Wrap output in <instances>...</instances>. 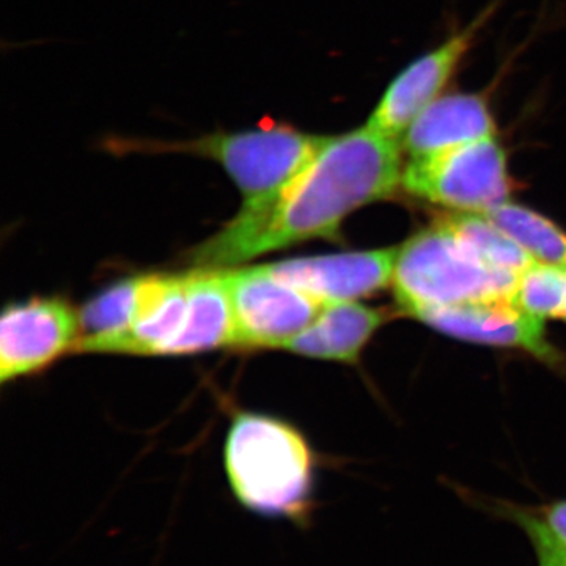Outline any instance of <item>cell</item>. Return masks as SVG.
I'll return each instance as SVG.
<instances>
[{
    "instance_id": "cell-1",
    "label": "cell",
    "mask_w": 566,
    "mask_h": 566,
    "mask_svg": "<svg viewBox=\"0 0 566 566\" xmlns=\"http://www.w3.org/2000/svg\"><path fill=\"white\" fill-rule=\"evenodd\" d=\"M403 145L365 123L327 136L315 158L259 216L230 219L186 253L202 270H226L307 241L340 240L345 219L390 199L403 181Z\"/></svg>"
},
{
    "instance_id": "cell-2",
    "label": "cell",
    "mask_w": 566,
    "mask_h": 566,
    "mask_svg": "<svg viewBox=\"0 0 566 566\" xmlns=\"http://www.w3.org/2000/svg\"><path fill=\"white\" fill-rule=\"evenodd\" d=\"M326 137L290 122L263 118L252 128H219L192 139L109 136L102 140V148L114 156L185 155L218 164L243 197L237 218L249 219L275 202L315 158Z\"/></svg>"
},
{
    "instance_id": "cell-3",
    "label": "cell",
    "mask_w": 566,
    "mask_h": 566,
    "mask_svg": "<svg viewBox=\"0 0 566 566\" xmlns=\"http://www.w3.org/2000/svg\"><path fill=\"white\" fill-rule=\"evenodd\" d=\"M232 304L221 270L147 274L139 315L126 333L81 340L74 353L192 356L233 348Z\"/></svg>"
},
{
    "instance_id": "cell-4",
    "label": "cell",
    "mask_w": 566,
    "mask_h": 566,
    "mask_svg": "<svg viewBox=\"0 0 566 566\" xmlns=\"http://www.w3.org/2000/svg\"><path fill=\"white\" fill-rule=\"evenodd\" d=\"M234 497L256 515L304 526L314 510L315 460L304 436L281 419L234 416L223 449Z\"/></svg>"
},
{
    "instance_id": "cell-5",
    "label": "cell",
    "mask_w": 566,
    "mask_h": 566,
    "mask_svg": "<svg viewBox=\"0 0 566 566\" xmlns=\"http://www.w3.org/2000/svg\"><path fill=\"white\" fill-rule=\"evenodd\" d=\"M517 277L479 262L438 221L398 249L392 285L401 311L415 316L427 308L512 296Z\"/></svg>"
},
{
    "instance_id": "cell-6",
    "label": "cell",
    "mask_w": 566,
    "mask_h": 566,
    "mask_svg": "<svg viewBox=\"0 0 566 566\" xmlns=\"http://www.w3.org/2000/svg\"><path fill=\"white\" fill-rule=\"evenodd\" d=\"M401 188L450 210L485 214L509 202L512 180L506 153L494 136L409 159Z\"/></svg>"
},
{
    "instance_id": "cell-7",
    "label": "cell",
    "mask_w": 566,
    "mask_h": 566,
    "mask_svg": "<svg viewBox=\"0 0 566 566\" xmlns=\"http://www.w3.org/2000/svg\"><path fill=\"white\" fill-rule=\"evenodd\" d=\"M221 271L232 304L237 349H283L331 304L275 277L264 264Z\"/></svg>"
},
{
    "instance_id": "cell-8",
    "label": "cell",
    "mask_w": 566,
    "mask_h": 566,
    "mask_svg": "<svg viewBox=\"0 0 566 566\" xmlns=\"http://www.w3.org/2000/svg\"><path fill=\"white\" fill-rule=\"evenodd\" d=\"M81 340L80 308L62 296H33L3 307L0 385L50 367Z\"/></svg>"
},
{
    "instance_id": "cell-9",
    "label": "cell",
    "mask_w": 566,
    "mask_h": 566,
    "mask_svg": "<svg viewBox=\"0 0 566 566\" xmlns=\"http://www.w3.org/2000/svg\"><path fill=\"white\" fill-rule=\"evenodd\" d=\"M485 18L483 14L463 31L453 33L434 50L424 52L406 65L387 85L368 118V125L401 139L417 115L439 98L455 76Z\"/></svg>"
},
{
    "instance_id": "cell-10",
    "label": "cell",
    "mask_w": 566,
    "mask_h": 566,
    "mask_svg": "<svg viewBox=\"0 0 566 566\" xmlns=\"http://www.w3.org/2000/svg\"><path fill=\"white\" fill-rule=\"evenodd\" d=\"M415 318L460 340L524 349L549 364L560 357L547 342L545 319L517 305L512 296L427 308Z\"/></svg>"
},
{
    "instance_id": "cell-11",
    "label": "cell",
    "mask_w": 566,
    "mask_h": 566,
    "mask_svg": "<svg viewBox=\"0 0 566 566\" xmlns=\"http://www.w3.org/2000/svg\"><path fill=\"white\" fill-rule=\"evenodd\" d=\"M398 249L297 256L264 264L275 277L326 303L354 301L386 289L394 279Z\"/></svg>"
},
{
    "instance_id": "cell-12",
    "label": "cell",
    "mask_w": 566,
    "mask_h": 566,
    "mask_svg": "<svg viewBox=\"0 0 566 566\" xmlns=\"http://www.w3.org/2000/svg\"><path fill=\"white\" fill-rule=\"evenodd\" d=\"M494 136V115L485 96L455 92L428 104L401 136V145L409 158H420Z\"/></svg>"
},
{
    "instance_id": "cell-13",
    "label": "cell",
    "mask_w": 566,
    "mask_h": 566,
    "mask_svg": "<svg viewBox=\"0 0 566 566\" xmlns=\"http://www.w3.org/2000/svg\"><path fill=\"white\" fill-rule=\"evenodd\" d=\"M385 322L386 314L379 308L354 301L331 303L307 329L283 346L282 352L311 359L357 364L365 345Z\"/></svg>"
},
{
    "instance_id": "cell-14",
    "label": "cell",
    "mask_w": 566,
    "mask_h": 566,
    "mask_svg": "<svg viewBox=\"0 0 566 566\" xmlns=\"http://www.w3.org/2000/svg\"><path fill=\"white\" fill-rule=\"evenodd\" d=\"M438 221L455 234L465 251L491 270L521 274L536 263L485 214L458 211L457 214L442 216Z\"/></svg>"
},
{
    "instance_id": "cell-15",
    "label": "cell",
    "mask_w": 566,
    "mask_h": 566,
    "mask_svg": "<svg viewBox=\"0 0 566 566\" xmlns=\"http://www.w3.org/2000/svg\"><path fill=\"white\" fill-rule=\"evenodd\" d=\"M145 285L147 274L120 279L82 305L81 340H99L126 333L139 315Z\"/></svg>"
},
{
    "instance_id": "cell-16",
    "label": "cell",
    "mask_w": 566,
    "mask_h": 566,
    "mask_svg": "<svg viewBox=\"0 0 566 566\" xmlns=\"http://www.w3.org/2000/svg\"><path fill=\"white\" fill-rule=\"evenodd\" d=\"M535 260L549 266L566 268V233L545 216L515 203H502L485 212Z\"/></svg>"
},
{
    "instance_id": "cell-17",
    "label": "cell",
    "mask_w": 566,
    "mask_h": 566,
    "mask_svg": "<svg viewBox=\"0 0 566 566\" xmlns=\"http://www.w3.org/2000/svg\"><path fill=\"white\" fill-rule=\"evenodd\" d=\"M494 515L504 517L527 535L538 565L566 562V501L545 506H520L495 502Z\"/></svg>"
},
{
    "instance_id": "cell-18",
    "label": "cell",
    "mask_w": 566,
    "mask_h": 566,
    "mask_svg": "<svg viewBox=\"0 0 566 566\" xmlns=\"http://www.w3.org/2000/svg\"><path fill=\"white\" fill-rule=\"evenodd\" d=\"M512 297L539 318H566V268L532 264L517 277Z\"/></svg>"
},
{
    "instance_id": "cell-19",
    "label": "cell",
    "mask_w": 566,
    "mask_h": 566,
    "mask_svg": "<svg viewBox=\"0 0 566 566\" xmlns=\"http://www.w3.org/2000/svg\"><path fill=\"white\" fill-rule=\"evenodd\" d=\"M538 566H566V562H565V564H545V565H538Z\"/></svg>"
}]
</instances>
